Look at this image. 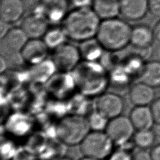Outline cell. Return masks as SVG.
<instances>
[{"instance_id":"1","label":"cell","mask_w":160,"mask_h":160,"mask_svg":"<svg viewBox=\"0 0 160 160\" xmlns=\"http://www.w3.org/2000/svg\"><path fill=\"white\" fill-rule=\"evenodd\" d=\"M101 21L91 7H75L64 18L61 28L68 39L80 42L96 37Z\"/></svg>"},{"instance_id":"2","label":"cell","mask_w":160,"mask_h":160,"mask_svg":"<svg viewBox=\"0 0 160 160\" xmlns=\"http://www.w3.org/2000/svg\"><path fill=\"white\" fill-rule=\"evenodd\" d=\"M71 72L75 85L86 95L102 94L110 82L106 69L96 61H82Z\"/></svg>"},{"instance_id":"3","label":"cell","mask_w":160,"mask_h":160,"mask_svg":"<svg viewBox=\"0 0 160 160\" xmlns=\"http://www.w3.org/2000/svg\"><path fill=\"white\" fill-rule=\"evenodd\" d=\"M132 27L118 17L102 20L96 38L104 50L118 51L130 44Z\"/></svg>"},{"instance_id":"4","label":"cell","mask_w":160,"mask_h":160,"mask_svg":"<svg viewBox=\"0 0 160 160\" xmlns=\"http://www.w3.org/2000/svg\"><path fill=\"white\" fill-rule=\"evenodd\" d=\"M90 131L88 119L79 114L61 119L56 129L59 139L70 146L80 144Z\"/></svg>"},{"instance_id":"5","label":"cell","mask_w":160,"mask_h":160,"mask_svg":"<svg viewBox=\"0 0 160 160\" xmlns=\"http://www.w3.org/2000/svg\"><path fill=\"white\" fill-rule=\"evenodd\" d=\"M113 145L114 142L105 131H90L79 146L84 156L103 160L112 152Z\"/></svg>"},{"instance_id":"6","label":"cell","mask_w":160,"mask_h":160,"mask_svg":"<svg viewBox=\"0 0 160 160\" xmlns=\"http://www.w3.org/2000/svg\"><path fill=\"white\" fill-rule=\"evenodd\" d=\"M81 56L78 47L64 42L52 49L51 61L56 70L62 72H71L81 62Z\"/></svg>"},{"instance_id":"7","label":"cell","mask_w":160,"mask_h":160,"mask_svg":"<svg viewBox=\"0 0 160 160\" xmlns=\"http://www.w3.org/2000/svg\"><path fill=\"white\" fill-rule=\"evenodd\" d=\"M136 130L129 118L120 115L109 120L106 133L114 144L122 145L132 139Z\"/></svg>"},{"instance_id":"8","label":"cell","mask_w":160,"mask_h":160,"mask_svg":"<svg viewBox=\"0 0 160 160\" xmlns=\"http://www.w3.org/2000/svg\"><path fill=\"white\" fill-rule=\"evenodd\" d=\"M28 39V37L20 26L8 29L1 37L2 55L5 56L20 54Z\"/></svg>"},{"instance_id":"9","label":"cell","mask_w":160,"mask_h":160,"mask_svg":"<svg viewBox=\"0 0 160 160\" xmlns=\"http://www.w3.org/2000/svg\"><path fill=\"white\" fill-rule=\"evenodd\" d=\"M98 111L109 119L122 114L124 109V102L122 98L115 92H103L96 101Z\"/></svg>"},{"instance_id":"10","label":"cell","mask_w":160,"mask_h":160,"mask_svg":"<svg viewBox=\"0 0 160 160\" xmlns=\"http://www.w3.org/2000/svg\"><path fill=\"white\" fill-rule=\"evenodd\" d=\"M49 49L42 38L29 39L19 54L26 64L32 66L46 59Z\"/></svg>"},{"instance_id":"11","label":"cell","mask_w":160,"mask_h":160,"mask_svg":"<svg viewBox=\"0 0 160 160\" xmlns=\"http://www.w3.org/2000/svg\"><path fill=\"white\" fill-rule=\"evenodd\" d=\"M49 21L40 12H34L22 19L20 27L29 39L42 38L49 28Z\"/></svg>"},{"instance_id":"12","label":"cell","mask_w":160,"mask_h":160,"mask_svg":"<svg viewBox=\"0 0 160 160\" xmlns=\"http://www.w3.org/2000/svg\"><path fill=\"white\" fill-rule=\"evenodd\" d=\"M119 4L120 14L127 20H141L149 12L148 0H119Z\"/></svg>"},{"instance_id":"13","label":"cell","mask_w":160,"mask_h":160,"mask_svg":"<svg viewBox=\"0 0 160 160\" xmlns=\"http://www.w3.org/2000/svg\"><path fill=\"white\" fill-rule=\"evenodd\" d=\"M154 42L153 29L146 24H138L132 27L130 44L139 50L151 48Z\"/></svg>"},{"instance_id":"14","label":"cell","mask_w":160,"mask_h":160,"mask_svg":"<svg viewBox=\"0 0 160 160\" xmlns=\"http://www.w3.org/2000/svg\"><path fill=\"white\" fill-rule=\"evenodd\" d=\"M39 6L43 14L49 22L62 21L68 12V0H41Z\"/></svg>"},{"instance_id":"15","label":"cell","mask_w":160,"mask_h":160,"mask_svg":"<svg viewBox=\"0 0 160 160\" xmlns=\"http://www.w3.org/2000/svg\"><path fill=\"white\" fill-rule=\"evenodd\" d=\"M155 96L154 88L141 81L131 86L129 91V99L134 106H150Z\"/></svg>"},{"instance_id":"16","label":"cell","mask_w":160,"mask_h":160,"mask_svg":"<svg viewBox=\"0 0 160 160\" xmlns=\"http://www.w3.org/2000/svg\"><path fill=\"white\" fill-rule=\"evenodd\" d=\"M24 9L22 0H1V21L8 24L16 22L22 17Z\"/></svg>"},{"instance_id":"17","label":"cell","mask_w":160,"mask_h":160,"mask_svg":"<svg viewBox=\"0 0 160 160\" xmlns=\"http://www.w3.org/2000/svg\"><path fill=\"white\" fill-rule=\"evenodd\" d=\"M129 118L136 131L152 129L155 124L149 106H134Z\"/></svg>"},{"instance_id":"18","label":"cell","mask_w":160,"mask_h":160,"mask_svg":"<svg viewBox=\"0 0 160 160\" xmlns=\"http://www.w3.org/2000/svg\"><path fill=\"white\" fill-rule=\"evenodd\" d=\"M91 8L101 21L120 14L119 0H92Z\"/></svg>"},{"instance_id":"19","label":"cell","mask_w":160,"mask_h":160,"mask_svg":"<svg viewBox=\"0 0 160 160\" xmlns=\"http://www.w3.org/2000/svg\"><path fill=\"white\" fill-rule=\"evenodd\" d=\"M139 78L140 81L154 89L160 88V61H146Z\"/></svg>"},{"instance_id":"20","label":"cell","mask_w":160,"mask_h":160,"mask_svg":"<svg viewBox=\"0 0 160 160\" xmlns=\"http://www.w3.org/2000/svg\"><path fill=\"white\" fill-rule=\"evenodd\" d=\"M78 46L81 59L87 61H96L104 50L96 37L79 42Z\"/></svg>"},{"instance_id":"21","label":"cell","mask_w":160,"mask_h":160,"mask_svg":"<svg viewBox=\"0 0 160 160\" xmlns=\"http://www.w3.org/2000/svg\"><path fill=\"white\" fill-rule=\"evenodd\" d=\"M132 140L137 148L149 149L155 144L156 134L152 129L136 131Z\"/></svg>"},{"instance_id":"22","label":"cell","mask_w":160,"mask_h":160,"mask_svg":"<svg viewBox=\"0 0 160 160\" xmlns=\"http://www.w3.org/2000/svg\"><path fill=\"white\" fill-rule=\"evenodd\" d=\"M66 38V34L61 26L49 28L42 39L49 49H54L65 42Z\"/></svg>"},{"instance_id":"23","label":"cell","mask_w":160,"mask_h":160,"mask_svg":"<svg viewBox=\"0 0 160 160\" xmlns=\"http://www.w3.org/2000/svg\"><path fill=\"white\" fill-rule=\"evenodd\" d=\"M32 66L34 67L32 72L33 78L40 81L50 78L56 69L51 59L50 61L46 59L41 63Z\"/></svg>"},{"instance_id":"24","label":"cell","mask_w":160,"mask_h":160,"mask_svg":"<svg viewBox=\"0 0 160 160\" xmlns=\"http://www.w3.org/2000/svg\"><path fill=\"white\" fill-rule=\"evenodd\" d=\"M23 115H15L9 122V130L14 134L21 135L26 133L31 128L29 119Z\"/></svg>"},{"instance_id":"25","label":"cell","mask_w":160,"mask_h":160,"mask_svg":"<svg viewBox=\"0 0 160 160\" xmlns=\"http://www.w3.org/2000/svg\"><path fill=\"white\" fill-rule=\"evenodd\" d=\"M87 119L91 131H105L109 120L97 110L91 112Z\"/></svg>"},{"instance_id":"26","label":"cell","mask_w":160,"mask_h":160,"mask_svg":"<svg viewBox=\"0 0 160 160\" xmlns=\"http://www.w3.org/2000/svg\"><path fill=\"white\" fill-rule=\"evenodd\" d=\"M132 160H152L148 149L136 148L131 153Z\"/></svg>"},{"instance_id":"27","label":"cell","mask_w":160,"mask_h":160,"mask_svg":"<svg viewBox=\"0 0 160 160\" xmlns=\"http://www.w3.org/2000/svg\"><path fill=\"white\" fill-rule=\"evenodd\" d=\"M149 107L155 124L160 125V97L155 98Z\"/></svg>"},{"instance_id":"28","label":"cell","mask_w":160,"mask_h":160,"mask_svg":"<svg viewBox=\"0 0 160 160\" xmlns=\"http://www.w3.org/2000/svg\"><path fill=\"white\" fill-rule=\"evenodd\" d=\"M108 160H132L131 155L126 150L120 149L112 152L108 157Z\"/></svg>"},{"instance_id":"29","label":"cell","mask_w":160,"mask_h":160,"mask_svg":"<svg viewBox=\"0 0 160 160\" xmlns=\"http://www.w3.org/2000/svg\"><path fill=\"white\" fill-rule=\"evenodd\" d=\"M148 8L152 16L160 19V0H148Z\"/></svg>"},{"instance_id":"30","label":"cell","mask_w":160,"mask_h":160,"mask_svg":"<svg viewBox=\"0 0 160 160\" xmlns=\"http://www.w3.org/2000/svg\"><path fill=\"white\" fill-rule=\"evenodd\" d=\"M149 151L152 160H160V143L155 144Z\"/></svg>"},{"instance_id":"31","label":"cell","mask_w":160,"mask_h":160,"mask_svg":"<svg viewBox=\"0 0 160 160\" xmlns=\"http://www.w3.org/2000/svg\"><path fill=\"white\" fill-rule=\"evenodd\" d=\"M153 29L154 42L160 46V19L156 23Z\"/></svg>"},{"instance_id":"32","label":"cell","mask_w":160,"mask_h":160,"mask_svg":"<svg viewBox=\"0 0 160 160\" xmlns=\"http://www.w3.org/2000/svg\"><path fill=\"white\" fill-rule=\"evenodd\" d=\"M92 0H71V2L75 7H86L92 4Z\"/></svg>"},{"instance_id":"33","label":"cell","mask_w":160,"mask_h":160,"mask_svg":"<svg viewBox=\"0 0 160 160\" xmlns=\"http://www.w3.org/2000/svg\"><path fill=\"white\" fill-rule=\"evenodd\" d=\"M7 62L5 59V56L1 55L0 57V71L1 73H3L7 69Z\"/></svg>"},{"instance_id":"34","label":"cell","mask_w":160,"mask_h":160,"mask_svg":"<svg viewBox=\"0 0 160 160\" xmlns=\"http://www.w3.org/2000/svg\"><path fill=\"white\" fill-rule=\"evenodd\" d=\"M79 160H98V159H93V158H91L84 156L83 158H82V159H79Z\"/></svg>"}]
</instances>
